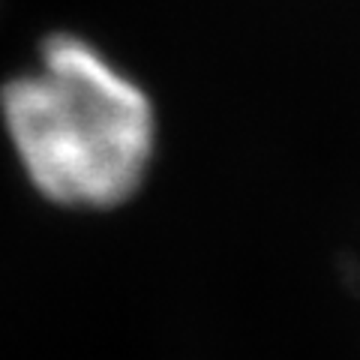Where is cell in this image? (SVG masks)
<instances>
[{
    "label": "cell",
    "instance_id": "1",
    "mask_svg": "<svg viewBox=\"0 0 360 360\" xmlns=\"http://www.w3.org/2000/svg\"><path fill=\"white\" fill-rule=\"evenodd\" d=\"M0 135L39 198L103 213L144 189L162 120L150 87L111 45L51 27L0 78Z\"/></svg>",
    "mask_w": 360,
    "mask_h": 360
}]
</instances>
